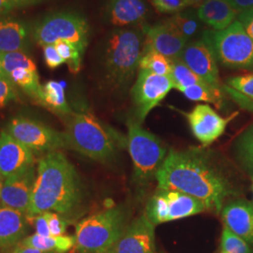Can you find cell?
Returning <instances> with one entry per match:
<instances>
[{
	"label": "cell",
	"mask_w": 253,
	"mask_h": 253,
	"mask_svg": "<svg viewBox=\"0 0 253 253\" xmlns=\"http://www.w3.org/2000/svg\"><path fill=\"white\" fill-rule=\"evenodd\" d=\"M158 187L177 190L200 201L208 211L219 213L234 188L208 155L197 148L170 150L157 172Z\"/></svg>",
	"instance_id": "6da1fadb"
},
{
	"label": "cell",
	"mask_w": 253,
	"mask_h": 253,
	"mask_svg": "<svg viewBox=\"0 0 253 253\" xmlns=\"http://www.w3.org/2000/svg\"><path fill=\"white\" fill-rule=\"evenodd\" d=\"M83 201V186L73 163L59 150L48 152L38 163L27 217L54 212L69 220L78 214Z\"/></svg>",
	"instance_id": "7a4b0ae2"
},
{
	"label": "cell",
	"mask_w": 253,
	"mask_h": 253,
	"mask_svg": "<svg viewBox=\"0 0 253 253\" xmlns=\"http://www.w3.org/2000/svg\"><path fill=\"white\" fill-rule=\"evenodd\" d=\"M144 31L123 28L107 37L102 62L106 81L114 88H125L134 78L144 51Z\"/></svg>",
	"instance_id": "3957f363"
},
{
	"label": "cell",
	"mask_w": 253,
	"mask_h": 253,
	"mask_svg": "<svg viewBox=\"0 0 253 253\" xmlns=\"http://www.w3.org/2000/svg\"><path fill=\"white\" fill-rule=\"evenodd\" d=\"M64 134L67 147L93 161L106 163L116 157L114 137L92 114L82 112L68 116Z\"/></svg>",
	"instance_id": "277c9868"
},
{
	"label": "cell",
	"mask_w": 253,
	"mask_h": 253,
	"mask_svg": "<svg viewBox=\"0 0 253 253\" xmlns=\"http://www.w3.org/2000/svg\"><path fill=\"white\" fill-rule=\"evenodd\" d=\"M126 225L121 206L107 208L84 218L75 228V248L89 253H106L116 244Z\"/></svg>",
	"instance_id": "5b68a950"
},
{
	"label": "cell",
	"mask_w": 253,
	"mask_h": 253,
	"mask_svg": "<svg viewBox=\"0 0 253 253\" xmlns=\"http://www.w3.org/2000/svg\"><path fill=\"white\" fill-rule=\"evenodd\" d=\"M202 41L224 67L253 71V41L237 19L223 30L205 31Z\"/></svg>",
	"instance_id": "8992f818"
},
{
	"label": "cell",
	"mask_w": 253,
	"mask_h": 253,
	"mask_svg": "<svg viewBox=\"0 0 253 253\" xmlns=\"http://www.w3.org/2000/svg\"><path fill=\"white\" fill-rule=\"evenodd\" d=\"M31 37L40 46L69 42L82 54L88 44L89 25L83 15L74 11H58L38 21L31 29Z\"/></svg>",
	"instance_id": "52a82bcc"
},
{
	"label": "cell",
	"mask_w": 253,
	"mask_h": 253,
	"mask_svg": "<svg viewBox=\"0 0 253 253\" xmlns=\"http://www.w3.org/2000/svg\"><path fill=\"white\" fill-rule=\"evenodd\" d=\"M127 127L128 152L133 163L134 176L138 183L145 185L156 179L167 157V147L157 136L143 128L137 120H129Z\"/></svg>",
	"instance_id": "ba28073f"
},
{
	"label": "cell",
	"mask_w": 253,
	"mask_h": 253,
	"mask_svg": "<svg viewBox=\"0 0 253 253\" xmlns=\"http://www.w3.org/2000/svg\"><path fill=\"white\" fill-rule=\"evenodd\" d=\"M206 207L197 199L180 191L160 189L149 199L145 215L154 225L190 217L205 212Z\"/></svg>",
	"instance_id": "9c48e42d"
},
{
	"label": "cell",
	"mask_w": 253,
	"mask_h": 253,
	"mask_svg": "<svg viewBox=\"0 0 253 253\" xmlns=\"http://www.w3.org/2000/svg\"><path fill=\"white\" fill-rule=\"evenodd\" d=\"M6 130L32 151L52 152L67 147L64 132L26 117L11 118Z\"/></svg>",
	"instance_id": "30bf717a"
},
{
	"label": "cell",
	"mask_w": 253,
	"mask_h": 253,
	"mask_svg": "<svg viewBox=\"0 0 253 253\" xmlns=\"http://www.w3.org/2000/svg\"><path fill=\"white\" fill-rule=\"evenodd\" d=\"M173 88L170 76H163L146 70H140L130 94L139 123L157 107Z\"/></svg>",
	"instance_id": "8fae6325"
},
{
	"label": "cell",
	"mask_w": 253,
	"mask_h": 253,
	"mask_svg": "<svg viewBox=\"0 0 253 253\" xmlns=\"http://www.w3.org/2000/svg\"><path fill=\"white\" fill-rule=\"evenodd\" d=\"M236 114L222 118L210 105L197 104L185 116L194 137L204 146H208L224 133L229 122Z\"/></svg>",
	"instance_id": "7c38bea8"
},
{
	"label": "cell",
	"mask_w": 253,
	"mask_h": 253,
	"mask_svg": "<svg viewBox=\"0 0 253 253\" xmlns=\"http://www.w3.org/2000/svg\"><path fill=\"white\" fill-rule=\"evenodd\" d=\"M106 253H157L155 242V225L145 213L126 227Z\"/></svg>",
	"instance_id": "4fadbf2b"
},
{
	"label": "cell",
	"mask_w": 253,
	"mask_h": 253,
	"mask_svg": "<svg viewBox=\"0 0 253 253\" xmlns=\"http://www.w3.org/2000/svg\"><path fill=\"white\" fill-rule=\"evenodd\" d=\"M35 164L4 179L0 206L18 210L27 216L36 181Z\"/></svg>",
	"instance_id": "5bb4252c"
},
{
	"label": "cell",
	"mask_w": 253,
	"mask_h": 253,
	"mask_svg": "<svg viewBox=\"0 0 253 253\" xmlns=\"http://www.w3.org/2000/svg\"><path fill=\"white\" fill-rule=\"evenodd\" d=\"M179 58L203 81L213 87L221 88L217 60L205 42L201 40L187 44Z\"/></svg>",
	"instance_id": "9a60e30c"
},
{
	"label": "cell",
	"mask_w": 253,
	"mask_h": 253,
	"mask_svg": "<svg viewBox=\"0 0 253 253\" xmlns=\"http://www.w3.org/2000/svg\"><path fill=\"white\" fill-rule=\"evenodd\" d=\"M144 52L154 51L166 56L171 61L179 58L188 41L166 22L152 27H144Z\"/></svg>",
	"instance_id": "2e32d148"
},
{
	"label": "cell",
	"mask_w": 253,
	"mask_h": 253,
	"mask_svg": "<svg viewBox=\"0 0 253 253\" xmlns=\"http://www.w3.org/2000/svg\"><path fill=\"white\" fill-rule=\"evenodd\" d=\"M34 164L35 157L32 150L7 130H0V173L4 179Z\"/></svg>",
	"instance_id": "e0dca14e"
},
{
	"label": "cell",
	"mask_w": 253,
	"mask_h": 253,
	"mask_svg": "<svg viewBox=\"0 0 253 253\" xmlns=\"http://www.w3.org/2000/svg\"><path fill=\"white\" fill-rule=\"evenodd\" d=\"M27 217L18 210L0 206V251L9 253L25 238Z\"/></svg>",
	"instance_id": "ac0fdd59"
},
{
	"label": "cell",
	"mask_w": 253,
	"mask_h": 253,
	"mask_svg": "<svg viewBox=\"0 0 253 253\" xmlns=\"http://www.w3.org/2000/svg\"><path fill=\"white\" fill-rule=\"evenodd\" d=\"M224 225L246 242L253 245V205L245 201H234L221 210Z\"/></svg>",
	"instance_id": "d6986e66"
},
{
	"label": "cell",
	"mask_w": 253,
	"mask_h": 253,
	"mask_svg": "<svg viewBox=\"0 0 253 253\" xmlns=\"http://www.w3.org/2000/svg\"><path fill=\"white\" fill-rule=\"evenodd\" d=\"M147 12L144 0H109L106 7L109 22L117 27L144 24Z\"/></svg>",
	"instance_id": "ffe728a7"
},
{
	"label": "cell",
	"mask_w": 253,
	"mask_h": 253,
	"mask_svg": "<svg viewBox=\"0 0 253 253\" xmlns=\"http://www.w3.org/2000/svg\"><path fill=\"white\" fill-rule=\"evenodd\" d=\"M30 36L31 30L23 21L0 18V54L27 51Z\"/></svg>",
	"instance_id": "44dd1931"
},
{
	"label": "cell",
	"mask_w": 253,
	"mask_h": 253,
	"mask_svg": "<svg viewBox=\"0 0 253 253\" xmlns=\"http://www.w3.org/2000/svg\"><path fill=\"white\" fill-rule=\"evenodd\" d=\"M238 12L227 0H207L198 9V18L213 28L223 30L235 22Z\"/></svg>",
	"instance_id": "7402d4cb"
},
{
	"label": "cell",
	"mask_w": 253,
	"mask_h": 253,
	"mask_svg": "<svg viewBox=\"0 0 253 253\" xmlns=\"http://www.w3.org/2000/svg\"><path fill=\"white\" fill-rule=\"evenodd\" d=\"M222 89L239 106L253 112V73L227 79Z\"/></svg>",
	"instance_id": "603a6c76"
},
{
	"label": "cell",
	"mask_w": 253,
	"mask_h": 253,
	"mask_svg": "<svg viewBox=\"0 0 253 253\" xmlns=\"http://www.w3.org/2000/svg\"><path fill=\"white\" fill-rule=\"evenodd\" d=\"M20 244L46 253H66L75 247V237L69 235L42 236L34 234L25 237Z\"/></svg>",
	"instance_id": "cb8c5ba5"
},
{
	"label": "cell",
	"mask_w": 253,
	"mask_h": 253,
	"mask_svg": "<svg viewBox=\"0 0 253 253\" xmlns=\"http://www.w3.org/2000/svg\"><path fill=\"white\" fill-rule=\"evenodd\" d=\"M41 105L55 114L65 117L73 114L72 109L66 100L63 84L54 80L46 82L42 85Z\"/></svg>",
	"instance_id": "d4e9b609"
},
{
	"label": "cell",
	"mask_w": 253,
	"mask_h": 253,
	"mask_svg": "<svg viewBox=\"0 0 253 253\" xmlns=\"http://www.w3.org/2000/svg\"><path fill=\"white\" fill-rule=\"evenodd\" d=\"M9 79L29 97L36 100L39 104L42 102V85L40 83V77L37 71L20 68L9 74Z\"/></svg>",
	"instance_id": "484cf974"
},
{
	"label": "cell",
	"mask_w": 253,
	"mask_h": 253,
	"mask_svg": "<svg viewBox=\"0 0 253 253\" xmlns=\"http://www.w3.org/2000/svg\"><path fill=\"white\" fill-rule=\"evenodd\" d=\"M184 96L193 101H204L213 103L217 108L222 105V89L216 88L207 83L192 84L190 86L179 89Z\"/></svg>",
	"instance_id": "4316f807"
},
{
	"label": "cell",
	"mask_w": 253,
	"mask_h": 253,
	"mask_svg": "<svg viewBox=\"0 0 253 253\" xmlns=\"http://www.w3.org/2000/svg\"><path fill=\"white\" fill-rule=\"evenodd\" d=\"M170 77L173 83V88L176 90L192 84L206 83L197 74L193 73L180 58L172 60V72Z\"/></svg>",
	"instance_id": "83f0119b"
},
{
	"label": "cell",
	"mask_w": 253,
	"mask_h": 253,
	"mask_svg": "<svg viewBox=\"0 0 253 253\" xmlns=\"http://www.w3.org/2000/svg\"><path fill=\"white\" fill-rule=\"evenodd\" d=\"M139 69L163 76H170L172 72V61L162 54L154 51H146L143 53L141 57Z\"/></svg>",
	"instance_id": "f1b7e54d"
},
{
	"label": "cell",
	"mask_w": 253,
	"mask_h": 253,
	"mask_svg": "<svg viewBox=\"0 0 253 253\" xmlns=\"http://www.w3.org/2000/svg\"><path fill=\"white\" fill-rule=\"evenodd\" d=\"M0 56L3 72L8 77L14 70L20 68L37 71L36 64L25 52L3 53L0 54Z\"/></svg>",
	"instance_id": "f546056e"
},
{
	"label": "cell",
	"mask_w": 253,
	"mask_h": 253,
	"mask_svg": "<svg viewBox=\"0 0 253 253\" xmlns=\"http://www.w3.org/2000/svg\"><path fill=\"white\" fill-rule=\"evenodd\" d=\"M54 46L58 54L63 58L64 62L68 65L70 72L73 73H79L81 70L84 54L80 52L78 47L69 42H58Z\"/></svg>",
	"instance_id": "4dcf8cb0"
},
{
	"label": "cell",
	"mask_w": 253,
	"mask_h": 253,
	"mask_svg": "<svg viewBox=\"0 0 253 253\" xmlns=\"http://www.w3.org/2000/svg\"><path fill=\"white\" fill-rule=\"evenodd\" d=\"M164 22L170 25L176 32H178L181 36L184 37L187 41L190 37L193 36L199 28V24L196 19L191 17L188 14H182L180 12H177L171 18L167 19Z\"/></svg>",
	"instance_id": "1f68e13d"
},
{
	"label": "cell",
	"mask_w": 253,
	"mask_h": 253,
	"mask_svg": "<svg viewBox=\"0 0 253 253\" xmlns=\"http://www.w3.org/2000/svg\"><path fill=\"white\" fill-rule=\"evenodd\" d=\"M221 252L225 253H253L250 244L243 238L224 227L221 234Z\"/></svg>",
	"instance_id": "d6a6232c"
},
{
	"label": "cell",
	"mask_w": 253,
	"mask_h": 253,
	"mask_svg": "<svg viewBox=\"0 0 253 253\" xmlns=\"http://www.w3.org/2000/svg\"><path fill=\"white\" fill-rule=\"evenodd\" d=\"M237 151L245 166L253 171V133L247 130L241 136L237 144Z\"/></svg>",
	"instance_id": "836d02e7"
},
{
	"label": "cell",
	"mask_w": 253,
	"mask_h": 253,
	"mask_svg": "<svg viewBox=\"0 0 253 253\" xmlns=\"http://www.w3.org/2000/svg\"><path fill=\"white\" fill-rule=\"evenodd\" d=\"M15 84L8 76L0 75V108L5 107L9 102L17 100Z\"/></svg>",
	"instance_id": "e575fe53"
},
{
	"label": "cell",
	"mask_w": 253,
	"mask_h": 253,
	"mask_svg": "<svg viewBox=\"0 0 253 253\" xmlns=\"http://www.w3.org/2000/svg\"><path fill=\"white\" fill-rule=\"evenodd\" d=\"M151 4L158 12L174 13L188 7L187 0H151Z\"/></svg>",
	"instance_id": "d590c367"
},
{
	"label": "cell",
	"mask_w": 253,
	"mask_h": 253,
	"mask_svg": "<svg viewBox=\"0 0 253 253\" xmlns=\"http://www.w3.org/2000/svg\"><path fill=\"white\" fill-rule=\"evenodd\" d=\"M51 235L61 236L65 235L68 227V219L54 212H44Z\"/></svg>",
	"instance_id": "8d00e7d4"
},
{
	"label": "cell",
	"mask_w": 253,
	"mask_h": 253,
	"mask_svg": "<svg viewBox=\"0 0 253 253\" xmlns=\"http://www.w3.org/2000/svg\"><path fill=\"white\" fill-rule=\"evenodd\" d=\"M43 56L44 61L49 69H56L60 67L64 62L63 58L58 54L54 44L46 45L43 47Z\"/></svg>",
	"instance_id": "74e56055"
},
{
	"label": "cell",
	"mask_w": 253,
	"mask_h": 253,
	"mask_svg": "<svg viewBox=\"0 0 253 253\" xmlns=\"http://www.w3.org/2000/svg\"><path fill=\"white\" fill-rule=\"evenodd\" d=\"M27 220L35 228L37 235H42V236H51L48 221L44 213L37 215L34 217H27Z\"/></svg>",
	"instance_id": "f35d334b"
},
{
	"label": "cell",
	"mask_w": 253,
	"mask_h": 253,
	"mask_svg": "<svg viewBox=\"0 0 253 253\" xmlns=\"http://www.w3.org/2000/svg\"><path fill=\"white\" fill-rule=\"evenodd\" d=\"M237 20L240 22L246 32L253 41V9L239 13L237 16Z\"/></svg>",
	"instance_id": "ab89813d"
},
{
	"label": "cell",
	"mask_w": 253,
	"mask_h": 253,
	"mask_svg": "<svg viewBox=\"0 0 253 253\" xmlns=\"http://www.w3.org/2000/svg\"><path fill=\"white\" fill-rule=\"evenodd\" d=\"M227 1L238 13L253 9V0H227Z\"/></svg>",
	"instance_id": "60d3db41"
},
{
	"label": "cell",
	"mask_w": 253,
	"mask_h": 253,
	"mask_svg": "<svg viewBox=\"0 0 253 253\" xmlns=\"http://www.w3.org/2000/svg\"><path fill=\"white\" fill-rule=\"evenodd\" d=\"M16 7L8 0H0V18L5 17Z\"/></svg>",
	"instance_id": "b9f144b4"
},
{
	"label": "cell",
	"mask_w": 253,
	"mask_h": 253,
	"mask_svg": "<svg viewBox=\"0 0 253 253\" xmlns=\"http://www.w3.org/2000/svg\"><path fill=\"white\" fill-rule=\"evenodd\" d=\"M9 253H46V252H42V251H39L36 249H33V248H30V247H27V246H24V245L19 244L18 246H16L11 252Z\"/></svg>",
	"instance_id": "7bdbcfd3"
},
{
	"label": "cell",
	"mask_w": 253,
	"mask_h": 253,
	"mask_svg": "<svg viewBox=\"0 0 253 253\" xmlns=\"http://www.w3.org/2000/svg\"><path fill=\"white\" fill-rule=\"evenodd\" d=\"M188 1V6L190 7H198L202 4H204L207 0H187Z\"/></svg>",
	"instance_id": "ee69618b"
},
{
	"label": "cell",
	"mask_w": 253,
	"mask_h": 253,
	"mask_svg": "<svg viewBox=\"0 0 253 253\" xmlns=\"http://www.w3.org/2000/svg\"><path fill=\"white\" fill-rule=\"evenodd\" d=\"M42 0H21V3H22V7L24 6H27V5H32V4H36L39 3Z\"/></svg>",
	"instance_id": "f6af8a7d"
},
{
	"label": "cell",
	"mask_w": 253,
	"mask_h": 253,
	"mask_svg": "<svg viewBox=\"0 0 253 253\" xmlns=\"http://www.w3.org/2000/svg\"><path fill=\"white\" fill-rule=\"evenodd\" d=\"M10 3H12L16 8L17 7H22V3H21V0H8Z\"/></svg>",
	"instance_id": "bcb514c9"
},
{
	"label": "cell",
	"mask_w": 253,
	"mask_h": 253,
	"mask_svg": "<svg viewBox=\"0 0 253 253\" xmlns=\"http://www.w3.org/2000/svg\"><path fill=\"white\" fill-rule=\"evenodd\" d=\"M3 182H4V178L0 173V195H1V190H2V186H3Z\"/></svg>",
	"instance_id": "7dc6e473"
},
{
	"label": "cell",
	"mask_w": 253,
	"mask_h": 253,
	"mask_svg": "<svg viewBox=\"0 0 253 253\" xmlns=\"http://www.w3.org/2000/svg\"><path fill=\"white\" fill-rule=\"evenodd\" d=\"M0 75H4V76H7L4 72H3V69H2V65H1V56H0Z\"/></svg>",
	"instance_id": "c3c4849f"
},
{
	"label": "cell",
	"mask_w": 253,
	"mask_h": 253,
	"mask_svg": "<svg viewBox=\"0 0 253 253\" xmlns=\"http://www.w3.org/2000/svg\"><path fill=\"white\" fill-rule=\"evenodd\" d=\"M248 131H250L251 133H253V126H251L249 129H248Z\"/></svg>",
	"instance_id": "681fc988"
},
{
	"label": "cell",
	"mask_w": 253,
	"mask_h": 253,
	"mask_svg": "<svg viewBox=\"0 0 253 253\" xmlns=\"http://www.w3.org/2000/svg\"><path fill=\"white\" fill-rule=\"evenodd\" d=\"M78 253H86V252H80V251H77Z\"/></svg>",
	"instance_id": "f907efd6"
},
{
	"label": "cell",
	"mask_w": 253,
	"mask_h": 253,
	"mask_svg": "<svg viewBox=\"0 0 253 253\" xmlns=\"http://www.w3.org/2000/svg\"><path fill=\"white\" fill-rule=\"evenodd\" d=\"M223 253V252H221V253Z\"/></svg>",
	"instance_id": "816d5d0a"
}]
</instances>
